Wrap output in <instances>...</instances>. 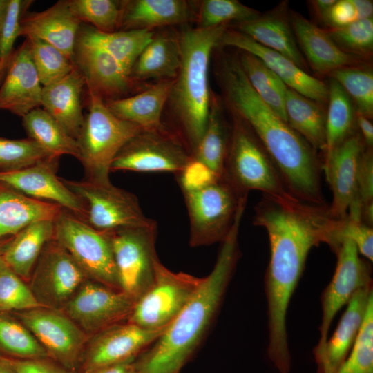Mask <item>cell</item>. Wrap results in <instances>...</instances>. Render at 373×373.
I'll list each match as a JSON object with an SVG mask.
<instances>
[{
    "instance_id": "cell-1",
    "label": "cell",
    "mask_w": 373,
    "mask_h": 373,
    "mask_svg": "<svg viewBox=\"0 0 373 373\" xmlns=\"http://www.w3.org/2000/svg\"><path fill=\"white\" fill-rule=\"evenodd\" d=\"M341 220L332 216L329 204L307 203L291 195L262 194L254 207V224L265 228L269 238V260L264 278L267 356L278 373L291 372L287 312L308 254L321 243L332 245Z\"/></svg>"
},
{
    "instance_id": "cell-2",
    "label": "cell",
    "mask_w": 373,
    "mask_h": 373,
    "mask_svg": "<svg viewBox=\"0 0 373 373\" xmlns=\"http://www.w3.org/2000/svg\"><path fill=\"white\" fill-rule=\"evenodd\" d=\"M222 80L228 102L261 142L294 198L326 205L323 161L317 151L258 95L238 59L224 61Z\"/></svg>"
},
{
    "instance_id": "cell-3",
    "label": "cell",
    "mask_w": 373,
    "mask_h": 373,
    "mask_svg": "<svg viewBox=\"0 0 373 373\" xmlns=\"http://www.w3.org/2000/svg\"><path fill=\"white\" fill-rule=\"evenodd\" d=\"M244 209L239 208L221 243L215 265L173 321L137 357L140 373H180L218 314L241 253L238 233Z\"/></svg>"
},
{
    "instance_id": "cell-4",
    "label": "cell",
    "mask_w": 373,
    "mask_h": 373,
    "mask_svg": "<svg viewBox=\"0 0 373 373\" xmlns=\"http://www.w3.org/2000/svg\"><path fill=\"white\" fill-rule=\"evenodd\" d=\"M226 29V25L186 29L178 38L181 64L169 99L191 154L202 137L209 112L210 55Z\"/></svg>"
},
{
    "instance_id": "cell-5",
    "label": "cell",
    "mask_w": 373,
    "mask_h": 373,
    "mask_svg": "<svg viewBox=\"0 0 373 373\" xmlns=\"http://www.w3.org/2000/svg\"><path fill=\"white\" fill-rule=\"evenodd\" d=\"M176 178L189 216L190 245L222 243L231 231L242 198L223 177L195 161Z\"/></svg>"
},
{
    "instance_id": "cell-6",
    "label": "cell",
    "mask_w": 373,
    "mask_h": 373,
    "mask_svg": "<svg viewBox=\"0 0 373 373\" xmlns=\"http://www.w3.org/2000/svg\"><path fill=\"white\" fill-rule=\"evenodd\" d=\"M222 177L240 198L247 197L251 190H258L263 194L274 196L291 195L276 165L261 142L251 128L237 115L231 129Z\"/></svg>"
},
{
    "instance_id": "cell-7",
    "label": "cell",
    "mask_w": 373,
    "mask_h": 373,
    "mask_svg": "<svg viewBox=\"0 0 373 373\" xmlns=\"http://www.w3.org/2000/svg\"><path fill=\"white\" fill-rule=\"evenodd\" d=\"M88 93V112L77 138L84 178L109 180L111 165L121 149L143 129L115 116L104 100Z\"/></svg>"
},
{
    "instance_id": "cell-8",
    "label": "cell",
    "mask_w": 373,
    "mask_h": 373,
    "mask_svg": "<svg viewBox=\"0 0 373 373\" xmlns=\"http://www.w3.org/2000/svg\"><path fill=\"white\" fill-rule=\"evenodd\" d=\"M61 179L82 201L84 221L98 231L157 227L154 220L144 215L134 194L113 185L111 181Z\"/></svg>"
},
{
    "instance_id": "cell-9",
    "label": "cell",
    "mask_w": 373,
    "mask_h": 373,
    "mask_svg": "<svg viewBox=\"0 0 373 373\" xmlns=\"http://www.w3.org/2000/svg\"><path fill=\"white\" fill-rule=\"evenodd\" d=\"M53 238L71 256L86 277L120 290L111 240L63 209L54 220Z\"/></svg>"
},
{
    "instance_id": "cell-10",
    "label": "cell",
    "mask_w": 373,
    "mask_h": 373,
    "mask_svg": "<svg viewBox=\"0 0 373 373\" xmlns=\"http://www.w3.org/2000/svg\"><path fill=\"white\" fill-rule=\"evenodd\" d=\"M202 278L174 272L159 260L151 285L134 303L127 321L140 327L166 329L199 288Z\"/></svg>"
},
{
    "instance_id": "cell-11",
    "label": "cell",
    "mask_w": 373,
    "mask_h": 373,
    "mask_svg": "<svg viewBox=\"0 0 373 373\" xmlns=\"http://www.w3.org/2000/svg\"><path fill=\"white\" fill-rule=\"evenodd\" d=\"M111 240L119 286L135 300L153 283L157 227H129L107 232Z\"/></svg>"
},
{
    "instance_id": "cell-12",
    "label": "cell",
    "mask_w": 373,
    "mask_h": 373,
    "mask_svg": "<svg viewBox=\"0 0 373 373\" xmlns=\"http://www.w3.org/2000/svg\"><path fill=\"white\" fill-rule=\"evenodd\" d=\"M333 253L336 256V264L333 276L321 296L322 315L318 341L313 350L314 360L323 352L336 314L358 289L372 285L370 262L360 257L351 240H342Z\"/></svg>"
},
{
    "instance_id": "cell-13",
    "label": "cell",
    "mask_w": 373,
    "mask_h": 373,
    "mask_svg": "<svg viewBox=\"0 0 373 373\" xmlns=\"http://www.w3.org/2000/svg\"><path fill=\"white\" fill-rule=\"evenodd\" d=\"M194 160L182 142L164 128L142 130L132 137L113 160L110 171L184 172Z\"/></svg>"
},
{
    "instance_id": "cell-14",
    "label": "cell",
    "mask_w": 373,
    "mask_h": 373,
    "mask_svg": "<svg viewBox=\"0 0 373 373\" xmlns=\"http://www.w3.org/2000/svg\"><path fill=\"white\" fill-rule=\"evenodd\" d=\"M17 316L50 359L77 372L86 335L73 320L44 306L22 311Z\"/></svg>"
},
{
    "instance_id": "cell-15",
    "label": "cell",
    "mask_w": 373,
    "mask_h": 373,
    "mask_svg": "<svg viewBox=\"0 0 373 373\" xmlns=\"http://www.w3.org/2000/svg\"><path fill=\"white\" fill-rule=\"evenodd\" d=\"M164 329H147L128 321L106 327L97 332L84 350L77 372L93 373L135 358L152 345Z\"/></svg>"
},
{
    "instance_id": "cell-16",
    "label": "cell",
    "mask_w": 373,
    "mask_h": 373,
    "mask_svg": "<svg viewBox=\"0 0 373 373\" xmlns=\"http://www.w3.org/2000/svg\"><path fill=\"white\" fill-rule=\"evenodd\" d=\"M86 277L68 251L52 238L35 265L31 290L43 306H55L67 303Z\"/></svg>"
},
{
    "instance_id": "cell-17",
    "label": "cell",
    "mask_w": 373,
    "mask_h": 373,
    "mask_svg": "<svg viewBox=\"0 0 373 373\" xmlns=\"http://www.w3.org/2000/svg\"><path fill=\"white\" fill-rule=\"evenodd\" d=\"M82 285L66 305L68 316L76 324L97 333L128 319L135 303L128 294L95 281Z\"/></svg>"
},
{
    "instance_id": "cell-18",
    "label": "cell",
    "mask_w": 373,
    "mask_h": 373,
    "mask_svg": "<svg viewBox=\"0 0 373 373\" xmlns=\"http://www.w3.org/2000/svg\"><path fill=\"white\" fill-rule=\"evenodd\" d=\"M58 164V158L50 157L20 170L0 171V182L32 198L57 204L84 220L82 201L56 175Z\"/></svg>"
},
{
    "instance_id": "cell-19",
    "label": "cell",
    "mask_w": 373,
    "mask_h": 373,
    "mask_svg": "<svg viewBox=\"0 0 373 373\" xmlns=\"http://www.w3.org/2000/svg\"><path fill=\"white\" fill-rule=\"evenodd\" d=\"M218 46L235 47L254 55L287 87L321 104L327 102L329 90L324 82L309 75L285 56L260 45L238 30L226 29Z\"/></svg>"
},
{
    "instance_id": "cell-20",
    "label": "cell",
    "mask_w": 373,
    "mask_h": 373,
    "mask_svg": "<svg viewBox=\"0 0 373 373\" xmlns=\"http://www.w3.org/2000/svg\"><path fill=\"white\" fill-rule=\"evenodd\" d=\"M0 87V110L23 117L41 107L42 85L33 64L28 41L11 55Z\"/></svg>"
},
{
    "instance_id": "cell-21",
    "label": "cell",
    "mask_w": 373,
    "mask_h": 373,
    "mask_svg": "<svg viewBox=\"0 0 373 373\" xmlns=\"http://www.w3.org/2000/svg\"><path fill=\"white\" fill-rule=\"evenodd\" d=\"M365 148L359 133L355 131L323 161V171L332 193L329 209L337 219L346 218L355 198L357 168Z\"/></svg>"
},
{
    "instance_id": "cell-22",
    "label": "cell",
    "mask_w": 373,
    "mask_h": 373,
    "mask_svg": "<svg viewBox=\"0 0 373 373\" xmlns=\"http://www.w3.org/2000/svg\"><path fill=\"white\" fill-rule=\"evenodd\" d=\"M74 62L84 76L88 92L103 100L117 99L130 88V75L102 49L76 43Z\"/></svg>"
},
{
    "instance_id": "cell-23",
    "label": "cell",
    "mask_w": 373,
    "mask_h": 373,
    "mask_svg": "<svg viewBox=\"0 0 373 373\" xmlns=\"http://www.w3.org/2000/svg\"><path fill=\"white\" fill-rule=\"evenodd\" d=\"M373 302L372 285L358 289L348 303L323 352L314 360L316 373H334L349 354Z\"/></svg>"
},
{
    "instance_id": "cell-24",
    "label": "cell",
    "mask_w": 373,
    "mask_h": 373,
    "mask_svg": "<svg viewBox=\"0 0 373 373\" xmlns=\"http://www.w3.org/2000/svg\"><path fill=\"white\" fill-rule=\"evenodd\" d=\"M80 21L71 13L68 1L23 16L19 36L41 40L53 46L74 61Z\"/></svg>"
},
{
    "instance_id": "cell-25",
    "label": "cell",
    "mask_w": 373,
    "mask_h": 373,
    "mask_svg": "<svg viewBox=\"0 0 373 373\" xmlns=\"http://www.w3.org/2000/svg\"><path fill=\"white\" fill-rule=\"evenodd\" d=\"M85 84L75 65L66 76L42 88L41 106L75 140L84 120L81 95Z\"/></svg>"
},
{
    "instance_id": "cell-26",
    "label": "cell",
    "mask_w": 373,
    "mask_h": 373,
    "mask_svg": "<svg viewBox=\"0 0 373 373\" xmlns=\"http://www.w3.org/2000/svg\"><path fill=\"white\" fill-rule=\"evenodd\" d=\"M294 34L313 69L318 73H331L351 66L358 57L342 50L326 31L296 14L291 18Z\"/></svg>"
},
{
    "instance_id": "cell-27",
    "label": "cell",
    "mask_w": 373,
    "mask_h": 373,
    "mask_svg": "<svg viewBox=\"0 0 373 373\" xmlns=\"http://www.w3.org/2000/svg\"><path fill=\"white\" fill-rule=\"evenodd\" d=\"M63 208L29 197L0 182V239L14 236L39 220H55Z\"/></svg>"
},
{
    "instance_id": "cell-28",
    "label": "cell",
    "mask_w": 373,
    "mask_h": 373,
    "mask_svg": "<svg viewBox=\"0 0 373 373\" xmlns=\"http://www.w3.org/2000/svg\"><path fill=\"white\" fill-rule=\"evenodd\" d=\"M173 82L174 79L160 81L137 95L108 100L105 104L115 116L145 131L159 130L164 128L161 117Z\"/></svg>"
},
{
    "instance_id": "cell-29",
    "label": "cell",
    "mask_w": 373,
    "mask_h": 373,
    "mask_svg": "<svg viewBox=\"0 0 373 373\" xmlns=\"http://www.w3.org/2000/svg\"><path fill=\"white\" fill-rule=\"evenodd\" d=\"M153 37V32L146 29L105 32L87 26L79 29L77 43L106 51L130 75L137 59Z\"/></svg>"
},
{
    "instance_id": "cell-30",
    "label": "cell",
    "mask_w": 373,
    "mask_h": 373,
    "mask_svg": "<svg viewBox=\"0 0 373 373\" xmlns=\"http://www.w3.org/2000/svg\"><path fill=\"white\" fill-rule=\"evenodd\" d=\"M53 236L54 220L34 222L12 237L1 257L8 268L22 279H28Z\"/></svg>"
},
{
    "instance_id": "cell-31",
    "label": "cell",
    "mask_w": 373,
    "mask_h": 373,
    "mask_svg": "<svg viewBox=\"0 0 373 373\" xmlns=\"http://www.w3.org/2000/svg\"><path fill=\"white\" fill-rule=\"evenodd\" d=\"M191 17L188 3L182 0H135L122 7L121 26L126 30L176 25Z\"/></svg>"
},
{
    "instance_id": "cell-32",
    "label": "cell",
    "mask_w": 373,
    "mask_h": 373,
    "mask_svg": "<svg viewBox=\"0 0 373 373\" xmlns=\"http://www.w3.org/2000/svg\"><path fill=\"white\" fill-rule=\"evenodd\" d=\"M180 64L178 39L164 35L153 36L137 59L130 76L141 80H173Z\"/></svg>"
},
{
    "instance_id": "cell-33",
    "label": "cell",
    "mask_w": 373,
    "mask_h": 373,
    "mask_svg": "<svg viewBox=\"0 0 373 373\" xmlns=\"http://www.w3.org/2000/svg\"><path fill=\"white\" fill-rule=\"evenodd\" d=\"M237 29L260 45L285 56L301 69L306 66L294 34L282 17L260 15L256 19L238 23Z\"/></svg>"
},
{
    "instance_id": "cell-34",
    "label": "cell",
    "mask_w": 373,
    "mask_h": 373,
    "mask_svg": "<svg viewBox=\"0 0 373 373\" xmlns=\"http://www.w3.org/2000/svg\"><path fill=\"white\" fill-rule=\"evenodd\" d=\"M285 112L288 124L316 151L326 146V112L321 104L287 87Z\"/></svg>"
},
{
    "instance_id": "cell-35",
    "label": "cell",
    "mask_w": 373,
    "mask_h": 373,
    "mask_svg": "<svg viewBox=\"0 0 373 373\" xmlns=\"http://www.w3.org/2000/svg\"><path fill=\"white\" fill-rule=\"evenodd\" d=\"M231 131L224 120L220 104L214 97L210 101L209 112L202 137L192 153L195 162L218 177L224 173Z\"/></svg>"
},
{
    "instance_id": "cell-36",
    "label": "cell",
    "mask_w": 373,
    "mask_h": 373,
    "mask_svg": "<svg viewBox=\"0 0 373 373\" xmlns=\"http://www.w3.org/2000/svg\"><path fill=\"white\" fill-rule=\"evenodd\" d=\"M28 138L35 142L52 158L70 155L77 160L79 151L77 140L41 108H37L22 117Z\"/></svg>"
},
{
    "instance_id": "cell-37",
    "label": "cell",
    "mask_w": 373,
    "mask_h": 373,
    "mask_svg": "<svg viewBox=\"0 0 373 373\" xmlns=\"http://www.w3.org/2000/svg\"><path fill=\"white\" fill-rule=\"evenodd\" d=\"M328 109L326 113V146L322 161L356 131V112L351 98L334 79L328 86Z\"/></svg>"
},
{
    "instance_id": "cell-38",
    "label": "cell",
    "mask_w": 373,
    "mask_h": 373,
    "mask_svg": "<svg viewBox=\"0 0 373 373\" xmlns=\"http://www.w3.org/2000/svg\"><path fill=\"white\" fill-rule=\"evenodd\" d=\"M238 60L247 79L258 95L287 123L285 112L287 86L254 55L242 51Z\"/></svg>"
},
{
    "instance_id": "cell-39",
    "label": "cell",
    "mask_w": 373,
    "mask_h": 373,
    "mask_svg": "<svg viewBox=\"0 0 373 373\" xmlns=\"http://www.w3.org/2000/svg\"><path fill=\"white\" fill-rule=\"evenodd\" d=\"M0 351L14 358H50L33 334L4 312H0Z\"/></svg>"
},
{
    "instance_id": "cell-40",
    "label": "cell",
    "mask_w": 373,
    "mask_h": 373,
    "mask_svg": "<svg viewBox=\"0 0 373 373\" xmlns=\"http://www.w3.org/2000/svg\"><path fill=\"white\" fill-rule=\"evenodd\" d=\"M353 99L356 113L372 118L373 115V73L370 69L346 66L330 73Z\"/></svg>"
},
{
    "instance_id": "cell-41",
    "label": "cell",
    "mask_w": 373,
    "mask_h": 373,
    "mask_svg": "<svg viewBox=\"0 0 373 373\" xmlns=\"http://www.w3.org/2000/svg\"><path fill=\"white\" fill-rule=\"evenodd\" d=\"M26 39L42 86L62 78L75 68L74 61L50 44L34 38Z\"/></svg>"
},
{
    "instance_id": "cell-42",
    "label": "cell",
    "mask_w": 373,
    "mask_h": 373,
    "mask_svg": "<svg viewBox=\"0 0 373 373\" xmlns=\"http://www.w3.org/2000/svg\"><path fill=\"white\" fill-rule=\"evenodd\" d=\"M68 5L80 22H87L99 31L114 32L121 23L122 7L114 1L70 0Z\"/></svg>"
},
{
    "instance_id": "cell-43",
    "label": "cell",
    "mask_w": 373,
    "mask_h": 373,
    "mask_svg": "<svg viewBox=\"0 0 373 373\" xmlns=\"http://www.w3.org/2000/svg\"><path fill=\"white\" fill-rule=\"evenodd\" d=\"M260 15L257 10L237 0H205L200 6L198 27H216L232 21L241 23Z\"/></svg>"
},
{
    "instance_id": "cell-44",
    "label": "cell",
    "mask_w": 373,
    "mask_h": 373,
    "mask_svg": "<svg viewBox=\"0 0 373 373\" xmlns=\"http://www.w3.org/2000/svg\"><path fill=\"white\" fill-rule=\"evenodd\" d=\"M334 373H373V302L349 354Z\"/></svg>"
},
{
    "instance_id": "cell-45",
    "label": "cell",
    "mask_w": 373,
    "mask_h": 373,
    "mask_svg": "<svg viewBox=\"0 0 373 373\" xmlns=\"http://www.w3.org/2000/svg\"><path fill=\"white\" fill-rule=\"evenodd\" d=\"M344 52L358 58L370 55L373 49V19H363L347 26L326 31Z\"/></svg>"
},
{
    "instance_id": "cell-46",
    "label": "cell",
    "mask_w": 373,
    "mask_h": 373,
    "mask_svg": "<svg viewBox=\"0 0 373 373\" xmlns=\"http://www.w3.org/2000/svg\"><path fill=\"white\" fill-rule=\"evenodd\" d=\"M50 157L30 138L12 140L0 137V171L20 170Z\"/></svg>"
},
{
    "instance_id": "cell-47",
    "label": "cell",
    "mask_w": 373,
    "mask_h": 373,
    "mask_svg": "<svg viewBox=\"0 0 373 373\" xmlns=\"http://www.w3.org/2000/svg\"><path fill=\"white\" fill-rule=\"evenodd\" d=\"M42 306L23 279L6 266L0 273V312Z\"/></svg>"
},
{
    "instance_id": "cell-48",
    "label": "cell",
    "mask_w": 373,
    "mask_h": 373,
    "mask_svg": "<svg viewBox=\"0 0 373 373\" xmlns=\"http://www.w3.org/2000/svg\"><path fill=\"white\" fill-rule=\"evenodd\" d=\"M32 1L9 0L0 26V60L6 67L12 54L14 44L20 34L21 20Z\"/></svg>"
},
{
    "instance_id": "cell-49",
    "label": "cell",
    "mask_w": 373,
    "mask_h": 373,
    "mask_svg": "<svg viewBox=\"0 0 373 373\" xmlns=\"http://www.w3.org/2000/svg\"><path fill=\"white\" fill-rule=\"evenodd\" d=\"M370 203H373V153L372 149L366 147L358 162L355 198L347 213L359 216L361 207Z\"/></svg>"
},
{
    "instance_id": "cell-50",
    "label": "cell",
    "mask_w": 373,
    "mask_h": 373,
    "mask_svg": "<svg viewBox=\"0 0 373 373\" xmlns=\"http://www.w3.org/2000/svg\"><path fill=\"white\" fill-rule=\"evenodd\" d=\"M373 3L369 0H337L323 21L331 28H341L372 17Z\"/></svg>"
},
{
    "instance_id": "cell-51",
    "label": "cell",
    "mask_w": 373,
    "mask_h": 373,
    "mask_svg": "<svg viewBox=\"0 0 373 373\" xmlns=\"http://www.w3.org/2000/svg\"><path fill=\"white\" fill-rule=\"evenodd\" d=\"M348 239L356 247L359 254L369 262L373 261V229L361 220L347 217L342 220L337 234V245L342 240Z\"/></svg>"
},
{
    "instance_id": "cell-52",
    "label": "cell",
    "mask_w": 373,
    "mask_h": 373,
    "mask_svg": "<svg viewBox=\"0 0 373 373\" xmlns=\"http://www.w3.org/2000/svg\"><path fill=\"white\" fill-rule=\"evenodd\" d=\"M0 361L12 373H78L66 369L49 358L19 359L0 356Z\"/></svg>"
},
{
    "instance_id": "cell-53",
    "label": "cell",
    "mask_w": 373,
    "mask_h": 373,
    "mask_svg": "<svg viewBox=\"0 0 373 373\" xmlns=\"http://www.w3.org/2000/svg\"><path fill=\"white\" fill-rule=\"evenodd\" d=\"M356 124L358 127L359 134L367 148L372 149L373 125L370 119L358 113H356Z\"/></svg>"
},
{
    "instance_id": "cell-54",
    "label": "cell",
    "mask_w": 373,
    "mask_h": 373,
    "mask_svg": "<svg viewBox=\"0 0 373 373\" xmlns=\"http://www.w3.org/2000/svg\"><path fill=\"white\" fill-rule=\"evenodd\" d=\"M137 357L102 368L93 373H140Z\"/></svg>"
},
{
    "instance_id": "cell-55",
    "label": "cell",
    "mask_w": 373,
    "mask_h": 373,
    "mask_svg": "<svg viewBox=\"0 0 373 373\" xmlns=\"http://www.w3.org/2000/svg\"><path fill=\"white\" fill-rule=\"evenodd\" d=\"M336 1V0H316L312 1V4L316 14L323 21L327 13Z\"/></svg>"
},
{
    "instance_id": "cell-56",
    "label": "cell",
    "mask_w": 373,
    "mask_h": 373,
    "mask_svg": "<svg viewBox=\"0 0 373 373\" xmlns=\"http://www.w3.org/2000/svg\"><path fill=\"white\" fill-rule=\"evenodd\" d=\"M9 0H0V26L6 15Z\"/></svg>"
},
{
    "instance_id": "cell-57",
    "label": "cell",
    "mask_w": 373,
    "mask_h": 373,
    "mask_svg": "<svg viewBox=\"0 0 373 373\" xmlns=\"http://www.w3.org/2000/svg\"><path fill=\"white\" fill-rule=\"evenodd\" d=\"M13 236L0 239V256L2 255Z\"/></svg>"
},
{
    "instance_id": "cell-58",
    "label": "cell",
    "mask_w": 373,
    "mask_h": 373,
    "mask_svg": "<svg viewBox=\"0 0 373 373\" xmlns=\"http://www.w3.org/2000/svg\"><path fill=\"white\" fill-rule=\"evenodd\" d=\"M0 373H12V372L0 361Z\"/></svg>"
},
{
    "instance_id": "cell-59",
    "label": "cell",
    "mask_w": 373,
    "mask_h": 373,
    "mask_svg": "<svg viewBox=\"0 0 373 373\" xmlns=\"http://www.w3.org/2000/svg\"><path fill=\"white\" fill-rule=\"evenodd\" d=\"M6 266V265L5 264L1 256H0V273Z\"/></svg>"
},
{
    "instance_id": "cell-60",
    "label": "cell",
    "mask_w": 373,
    "mask_h": 373,
    "mask_svg": "<svg viewBox=\"0 0 373 373\" xmlns=\"http://www.w3.org/2000/svg\"><path fill=\"white\" fill-rule=\"evenodd\" d=\"M6 68L5 64L0 60V73H1L2 70Z\"/></svg>"
}]
</instances>
